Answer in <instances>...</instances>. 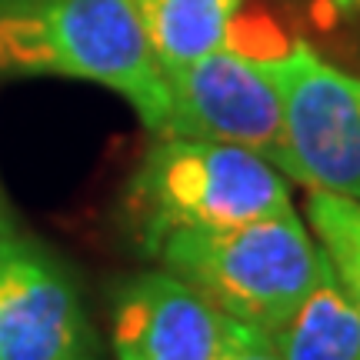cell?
<instances>
[{
	"label": "cell",
	"mask_w": 360,
	"mask_h": 360,
	"mask_svg": "<svg viewBox=\"0 0 360 360\" xmlns=\"http://www.w3.org/2000/svg\"><path fill=\"white\" fill-rule=\"evenodd\" d=\"M0 74H57L127 97L143 127L167 124V77L134 0H0Z\"/></svg>",
	"instance_id": "6da1fadb"
},
{
	"label": "cell",
	"mask_w": 360,
	"mask_h": 360,
	"mask_svg": "<svg viewBox=\"0 0 360 360\" xmlns=\"http://www.w3.org/2000/svg\"><path fill=\"white\" fill-rule=\"evenodd\" d=\"M154 250L224 317L260 330H274L327 270L323 250L294 210L227 231L167 233Z\"/></svg>",
	"instance_id": "7a4b0ae2"
},
{
	"label": "cell",
	"mask_w": 360,
	"mask_h": 360,
	"mask_svg": "<svg viewBox=\"0 0 360 360\" xmlns=\"http://www.w3.org/2000/svg\"><path fill=\"white\" fill-rule=\"evenodd\" d=\"M130 204L150 250L177 231H227L294 210L274 164L200 137H160L134 174Z\"/></svg>",
	"instance_id": "3957f363"
},
{
	"label": "cell",
	"mask_w": 360,
	"mask_h": 360,
	"mask_svg": "<svg viewBox=\"0 0 360 360\" xmlns=\"http://www.w3.org/2000/svg\"><path fill=\"white\" fill-rule=\"evenodd\" d=\"M264 64L281 94L287 177L360 200V77L300 40Z\"/></svg>",
	"instance_id": "277c9868"
},
{
	"label": "cell",
	"mask_w": 360,
	"mask_h": 360,
	"mask_svg": "<svg viewBox=\"0 0 360 360\" xmlns=\"http://www.w3.org/2000/svg\"><path fill=\"white\" fill-rule=\"evenodd\" d=\"M167 77V124L157 137H200L244 147L287 177L290 157L283 137L281 94L264 57L214 51L174 67Z\"/></svg>",
	"instance_id": "5b68a950"
},
{
	"label": "cell",
	"mask_w": 360,
	"mask_h": 360,
	"mask_svg": "<svg viewBox=\"0 0 360 360\" xmlns=\"http://www.w3.org/2000/svg\"><path fill=\"white\" fill-rule=\"evenodd\" d=\"M87 317L67 274L17 233L0 237V360H84Z\"/></svg>",
	"instance_id": "8992f818"
},
{
	"label": "cell",
	"mask_w": 360,
	"mask_h": 360,
	"mask_svg": "<svg viewBox=\"0 0 360 360\" xmlns=\"http://www.w3.org/2000/svg\"><path fill=\"white\" fill-rule=\"evenodd\" d=\"M227 323L187 281L150 270L117 290L110 340L117 360H217Z\"/></svg>",
	"instance_id": "52a82bcc"
},
{
	"label": "cell",
	"mask_w": 360,
	"mask_h": 360,
	"mask_svg": "<svg viewBox=\"0 0 360 360\" xmlns=\"http://www.w3.org/2000/svg\"><path fill=\"white\" fill-rule=\"evenodd\" d=\"M134 11L164 74L214 51H240V0H134Z\"/></svg>",
	"instance_id": "ba28073f"
},
{
	"label": "cell",
	"mask_w": 360,
	"mask_h": 360,
	"mask_svg": "<svg viewBox=\"0 0 360 360\" xmlns=\"http://www.w3.org/2000/svg\"><path fill=\"white\" fill-rule=\"evenodd\" d=\"M283 360H360V310L327 264L310 294L267 330Z\"/></svg>",
	"instance_id": "9c48e42d"
},
{
	"label": "cell",
	"mask_w": 360,
	"mask_h": 360,
	"mask_svg": "<svg viewBox=\"0 0 360 360\" xmlns=\"http://www.w3.org/2000/svg\"><path fill=\"white\" fill-rule=\"evenodd\" d=\"M307 220L317 233V247L334 267L340 290L360 310V200L314 191L307 197Z\"/></svg>",
	"instance_id": "30bf717a"
},
{
	"label": "cell",
	"mask_w": 360,
	"mask_h": 360,
	"mask_svg": "<svg viewBox=\"0 0 360 360\" xmlns=\"http://www.w3.org/2000/svg\"><path fill=\"white\" fill-rule=\"evenodd\" d=\"M217 360H283V357H281V350L274 347L267 330L240 323V321H231Z\"/></svg>",
	"instance_id": "8fae6325"
},
{
	"label": "cell",
	"mask_w": 360,
	"mask_h": 360,
	"mask_svg": "<svg viewBox=\"0 0 360 360\" xmlns=\"http://www.w3.org/2000/svg\"><path fill=\"white\" fill-rule=\"evenodd\" d=\"M11 233H17V220H13L11 207H7L4 193H0V237H11Z\"/></svg>",
	"instance_id": "7c38bea8"
},
{
	"label": "cell",
	"mask_w": 360,
	"mask_h": 360,
	"mask_svg": "<svg viewBox=\"0 0 360 360\" xmlns=\"http://www.w3.org/2000/svg\"><path fill=\"white\" fill-rule=\"evenodd\" d=\"M337 7H340V11H357L360 7V0H334Z\"/></svg>",
	"instance_id": "4fadbf2b"
}]
</instances>
